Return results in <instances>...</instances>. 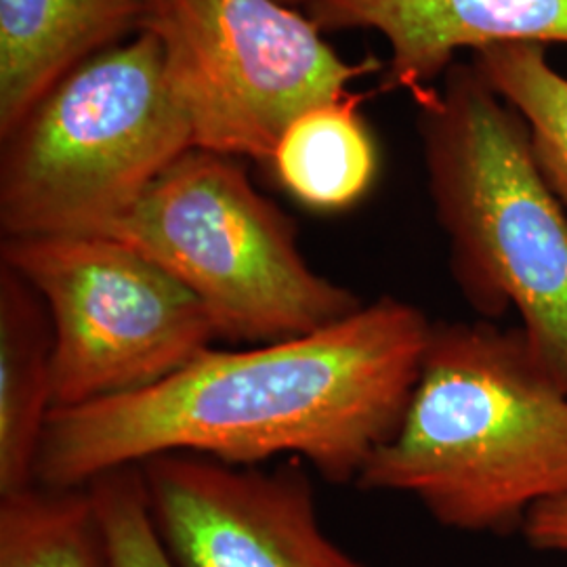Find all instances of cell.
I'll list each match as a JSON object with an SVG mask.
<instances>
[{
    "instance_id": "1",
    "label": "cell",
    "mask_w": 567,
    "mask_h": 567,
    "mask_svg": "<svg viewBox=\"0 0 567 567\" xmlns=\"http://www.w3.org/2000/svg\"><path fill=\"white\" fill-rule=\"evenodd\" d=\"M433 322L395 297L364 303L311 334L208 349L158 385L53 410L37 484L89 486L161 454L257 466L299 456L326 482H358L398 433Z\"/></svg>"
},
{
    "instance_id": "5",
    "label": "cell",
    "mask_w": 567,
    "mask_h": 567,
    "mask_svg": "<svg viewBox=\"0 0 567 567\" xmlns=\"http://www.w3.org/2000/svg\"><path fill=\"white\" fill-rule=\"evenodd\" d=\"M102 236L175 276L231 343L305 337L364 305L305 261L297 225L224 154H183Z\"/></svg>"
},
{
    "instance_id": "13",
    "label": "cell",
    "mask_w": 567,
    "mask_h": 567,
    "mask_svg": "<svg viewBox=\"0 0 567 567\" xmlns=\"http://www.w3.org/2000/svg\"><path fill=\"white\" fill-rule=\"evenodd\" d=\"M0 567H114L89 486L34 484L2 494Z\"/></svg>"
},
{
    "instance_id": "4",
    "label": "cell",
    "mask_w": 567,
    "mask_h": 567,
    "mask_svg": "<svg viewBox=\"0 0 567 567\" xmlns=\"http://www.w3.org/2000/svg\"><path fill=\"white\" fill-rule=\"evenodd\" d=\"M0 142L2 238L102 236L194 150L147 32L82 61Z\"/></svg>"
},
{
    "instance_id": "2",
    "label": "cell",
    "mask_w": 567,
    "mask_h": 567,
    "mask_svg": "<svg viewBox=\"0 0 567 567\" xmlns=\"http://www.w3.org/2000/svg\"><path fill=\"white\" fill-rule=\"evenodd\" d=\"M355 486L410 496L450 529H524L567 498V391L519 328L433 322L404 421Z\"/></svg>"
},
{
    "instance_id": "15",
    "label": "cell",
    "mask_w": 567,
    "mask_h": 567,
    "mask_svg": "<svg viewBox=\"0 0 567 567\" xmlns=\"http://www.w3.org/2000/svg\"><path fill=\"white\" fill-rule=\"evenodd\" d=\"M89 489L102 515L112 566L177 567L154 527L140 466L107 471Z\"/></svg>"
},
{
    "instance_id": "6",
    "label": "cell",
    "mask_w": 567,
    "mask_h": 567,
    "mask_svg": "<svg viewBox=\"0 0 567 567\" xmlns=\"http://www.w3.org/2000/svg\"><path fill=\"white\" fill-rule=\"evenodd\" d=\"M140 32L161 44L194 147L261 164L307 110L381 70L377 58L344 61L280 0H147Z\"/></svg>"
},
{
    "instance_id": "14",
    "label": "cell",
    "mask_w": 567,
    "mask_h": 567,
    "mask_svg": "<svg viewBox=\"0 0 567 567\" xmlns=\"http://www.w3.org/2000/svg\"><path fill=\"white\" fill-rule=\"evenodd\" d=\"M473 68L529 126L532 150L548 187L567 213V79L545 44L503 42L473 51Z\"/></svg>"
},
{
    "instance_id": "11",
    "label": "cell",
    "mask_w": 567,
    "mask_h": 567,
    "mask_svg": "<svg viewBox=\"0 0 567 567\" xmlns=\"http://www.w3.org/2000/svg\"><path fill=\"white\" fill-rule=\"evenodd\" d=\"M53 324L39 292L0 265V496L37 484L55 410Z\"/></svg>"
},
{
    "instance_id": "3",
    "label": "cell",
    "mask_w": 567,
    "mask_h": 567,
    "mask_svg": "<svg viewBox=\"0 0 567 567\" xmlns=\"http://www.w3.org/2000/svg\"><path fill=\"white\" fill-rule=\"evenodd\" d=\"M426 183L452 278L484 320L515 311L534 360L567 391V213L529 126L473 68L412 93Z\"/></svg>"
},
{
    "instance_id": "9",
    "label": "cell",
    "mask_w": 567,
    "mask_h": 567,
    "mask_svg": "<svg viewBox=\"0 0 567 567\" xmlns=\"http://www.w3.org/2000/svg\"><path fill=\"white\" fill-rule=\"evenodd\" d=\"M303 9L322 32H379L389 44L386 91L431 86L461 49L567 44V0H307Z\"/></svg>"
},
{
    "instance_id": "8",
    "label": "cell",
    "mask_w": 567,
    "mask_h": 567,
    "mask_svg": "<svg viewBox=\"0 0 567 567\" xmlns=\"http://www.w3.org/2000/svg\"><path fill=\"white\" fill-rule=\"evenodd\" d=\"M154 527L177 567H365L324 534L297 465H225L196 454L143 461Z\"/></svg>"
},
{
    "instance_id": "16",
    "label": "cell",
    "mask_w": 567,
    "mask_h": 567,
    "mask_svg": "<svg viewBox=\"0 0 567 567\" xmlns=\"http://www.w3.org/2000/svg\"><path fill=\"white\" fill-rule=\"evenodd\" d=\"M524 534L536 550L567 553V498L534 508L527 515Z\"/></svg>"
},
{
    "instance_id": "10",
    "label": "cell",
    "mask_w": 567,
    "mask_h": 567,
    "mask_svg": "<svg viewBox=\"0 0 567 567\" xmlns=\"http://www.w3.org/2000/svg\"><path fill=\"white\" fill-rule=\"evenodd\" d=\"M147 0H0V140L82 61L140 32Z\"/></svg>"
},
{
    "instance_id": "12",
    "label": "cell",
    "mask_w": 567,
    "mask_h": 567,
    "mask_svg": "<svg viewBox=\"0 0 567 567\" xmlns=\"http://www.w3.org/2000/svg\"><path fill=\"white\" fill-rule=\"evenodd\" d=\"M362 93L316 105L292 122L267 166L307 208L339 213L360 203L379 173V150L360 114Z\"/></svg>"
},
{
    "instance_id": "7",
    "label": "cell",
    "mask_w": 567,
    "mask_h": 567,
    "mask_svg": "<svg viewBox=\"0 0 567 567\" xmlns=\"http://www.w3.org/2000/svg\"><path fill=\"white\" fill-rule=\"evenodd\" d=\"M0 265L30 284L49 309L55 410L158 385L219 339L203 303L121 240L2 238Z\"/></svg>"
},
{
    "instance_id": "17",
    "label": "cell",
    "mask_w": 567,
    "mask_h": 567,
    "mask_svg": "<svg viewBox=\"0 0 567 567\" xmlns=\"http://www.w3.org/2000/svg\"><path fill=\"white\" fill-rule=\"evenodd\" d=\"M280 2H286V4H290V7H305L307 0H280Z\"/></svg>"
}]
</instances>
